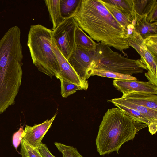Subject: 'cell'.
Segmentation results:
<instances>
[{
  "label": "cell",
  "mask_w": 157,
  "mask_h": 157,
  "mask_svg": "<svg viewBox=\"0 0 157 157\" xmlns=\"http://www.w3.org/2000/svg\"><path fill=\"white\" fill-rule=\"evenodd\" d=\"M72 17L80 28L97 42L120 51L129 48L126 29L99 0H81Z\"/></svg>",
  "instance_id": "1"
},
{
  "label": "cell",
  "mask_w": 157,
  "mask_h": 157,
  "mask_svg": "<svg viewBox=\"0 0 157 157\" xmlns=\"http://www.w3.org/2000/svg\"><path fill=\"white\" fill-rule=\"evenodd\" d=\"M20 28H10L0 39V114L15 103L23 74Z\"/></svg>",
  "instance_id": "2"
},
{
  "label": "cell",
  "mask_w": 157,
  "mask_h": 157,
  "mask_svg": "<svg viewBox=\"0 0 157 157\" xmlns=\"http://www.w3.org/2000/svg\"><path fill=\"white\" fill-rule=\"evenodd\" d=\"M128 116L119 108L108 109L103 117L96 139L100 155L119 150L125 142L132 140L137 132L147 126Z\"/></svg>",
  "instance_id": "3"
},
{
  "label": "cell",
  "mask_w": 157,
  "mask_h": 157,
  "mask_svg": "<svg viewBox=\"0 0 157 157\" xmlns=\"http://www.w3.org/2000/svg\"><path fill=\"white\" fill-rule=\"evenodd\" d=\"M52 31L40 24L32 25L27 45L33 64L51 78L59 73L58 61L52 45Z\"/></svg>",
  "instance_id": "4"
},
{
  "label": "cell",
  "mask_w": 157,
  "mask_h": 157,
  "mask_svg": "<svg viewBox=\"0 0 157 157\" xmlns=\"http://www.w3.org/2000/svg\"><path fill=\"white\" fill-rule=\"evenodd\" d=\"M91 68L93 72L107 71L132 75L142 73L147 70L146 65L140 59H130L113 51L110 47L101 43H97L93 52Z\"/></svg>",
  "instance_id": "5"
},
{
  "label": "cell",
  "mask_w": 157,
  "mask_h": 157,
  "mask_svg": "<svg viewBox=\"0 0 157 157\" xmlns=\"http://www.w3.org/2000/svg\"><path fill=\"white\" fill-rule=\"evenodd\" d=\"M78 26L72 17L64 20L52 31V39L62 54L68 60L77 46L75 34Z\"/></svg>",
  "instance_id": "6"
},
{
  "label": "cell",
  "mask_w": 157,
  "mask_h": 157,
  "mask_svg": "<svg viewBox=\"0 0 157 157\" xmlns=\"http://www.w3.org/2000/svg\"><path fill=\"white\" fill-rule=\"evenodd\" d=\"M93 52L77 47L67 60L79 76L85 81L93 76L91 66Z\"/></svg>",
  "instance_id": "7"
},
{
  "label": "cell",
  "mask_w": 157,
  "mask_h": 157,
  "mask_svg": "<svg viewBox=\"0 0 157 157\" xmlns=\"http://www.w3.org/2000/svg\"><path fill=\"white\" fill-rule=\"evenodd\" d=\"M52 45L59 66V73L57 78L76 84L86 91L89 86L88 81L82 79L79 76L59 50L52 39Z\"/></svg>",
  "instance_id": "8"
},
{
  "label": "cell",
  "mask_w": 157,
  "mask_h": 157,
  "mask_svg": "<svg viewBox=\"0 0 157 157\" xmlns=\"http://www.w3.org/2000/svg\"><path fill=\"white\" fill-rule=\"evenodd\" d=\"M56 114L49 120H47L39 124L31 126L26 125L22 134V139L28 144L34 148L41 145L44 136L50 128Z\"/></svg>",
  "instance_id": "9"
},
{
  "label": "cell",
  "mask_w": 157,
  "mask_h": 157,
  "mask_svg": "<svg viewBox=\"0 0 157 157\" xmlns=\"http://www.w3.org/2000/svg\"><path fill=\"white\" fill-rule=\"evenodd\" d=\"M113 85L123 95L134 92L157 94V87L148 82L115 79Z\"/></svg>",
  "instance_id": "10"
},
{
  "label": "cell",
  "mask_w": 157,
  "mask_h": 157,
  "mask_svg": "<svg viewBox=\"0 0 157 157\" xmlns=\"http://www.w3.org/2000/svg\"><path fill=\"white\" fill-rule=\"evenodd\" d=\"M136 14L145 16L149 23L157 22V0H133Z\"/></svg>",
  "instance_id": "11"
},
{
  "label": "cell",
  "mask_w": 157,
  "mask_h": 157,
  "mask_svg": "<svg viewBox=\"0 0 157 157\" xmlns=\"http://www.w3.org/2000/svg\"><path fill=\"white\" fill-rule=\"evenodd\" d=\"M136 104L157 110V94L142 92H132L121 98Z\"/></svg>",
  "instance_id": "12"
},
{
  "label": "cell",
  "mask_w": 157,
  "mask_h": 157,
  "mask_svg": "<svg viewBox=\"0 0 157 157\" xmlns=\"http://www.w3.org/2000/svg\"><path fill=\"white\" fill-rule=\"evenodd\" d=\"M135 30L143 39L157 36V22H148L145 16H141L136 14L134 25Z\"/></svg>",
  "instance_id": "13"
},
{
  "label": "cell",
  "mask_w": 157,
  "mask_h": 157,
  "mask_svg": "<svg viewBox=\"0 0 157 157\" xmlns=\"http://www.w3.org/2000/svg\"><path fill=\"white\" fill-rule=\"evenodd\" d=\"M107 101L136 110L146 116L152 123L157 124V110L134 104L121 98L108 100Z\"/></svg>",
  "instance_id": "14"
},
{
  "label": "cell",
  "mask_w": 157,
  "mask_h": 157,
  "mask_svg": "<svg viewBox=\"0 0 157 157\" xmlns=\"http://www.w3.org/2000/svg\"><path fill=\"white\" fill-rule=\"evenodd\" d=\"M99 1L105 7L116 20L125 29L128 26L131 24H133L132 21L126 14L115 6L108 2L106 0Z\"/></svg>",
  "instance_id": "15"
},
{
  "label": "cell",
  "mask_w": 157,
  "mask_h": 157,
  "mask_svg": "<svg viewBox=\"0 0 157 157\" xmlns=\"http://www.w3.org/2000/svg\"><path fill=\"white\" fill-rule=\"evenodd\" d=\"M75 42L77 47L91 51H94L97 43L88 36L78 25L75 34Z\"/></svg>",
  "instance_id": "16"
},
{
  "label": "cell",
  "mask_w": 157,
  "mask_h": 157,
  "mask_svg": "<svg viewBox=\"0 0 157 157\" xmlns=\"http://www.w3.org/2000/svg\"><path fill=\"white\" fill-rule=\"evenodd\" d=\"M44 1L53 24V30L65 20L61 14L60 0H45Z\"/></svg>",
  "instance_id": "17"
},
{
  "label": "cell",
  "mask_w": 157,
  "mask_h": 157,
  "mask_svg": "<svg viewBox=\"0 0 157 157\" xmlns=\"http://www.w3.org/2000/svg\"><path fill=\"white\" fill-rule=\"evenodd\" d=\"M115 6L132 21L134 25L135 23L136 13L134 9L133 0H106Z\"/></svg>",
  "instance_id": "18"
},
{
  "label": "cell",
  "mask_w": 157,
  "mask_h": 157,
  "mask_svg": "<svg viewBox=\"0 0 157 157\" xmlns=\"http://www.w3.org/2000/svg\"><path fill=\"white\" fill-rule=\"evenodd\" d=\"M81 0H60L61 15L64 19L72 17L76 12Z\"/></svg>",
  "instance_id": "19"
},
{
  "label": "cell",
  "mask_w": 157,
  "mask_h": 157,
  "mask_svg": "<svg viewBox=\"0 0 157 157\" xmlns=\"http://www.w3.org/2000/svg\"><path fill=\"white\" fill-rule=\"evenodd\" d=\"M113 104L121 109L129 117L138 122L145 124H147L148 126L152 124L146 116L136 110L119 104Z\"/></svg>",
  "instance_id": "20"
},
{
  "label": "cell",
  "mask_w": 157,
  "mask_h": 157,
  "mask_svg": "<svg viewBox=\"0 0 157 157\" xmlns=\"http://www.w3.org/2000/svg\"><path fill=\"white\" fill-rule=\"evenodd\" d=\"M97 75L101 77L114 78L115 79L136 81L137 78L131 75L114 72L98 71L94 72L93 75Z\"/></svg>",
  "instance_id": "21"
},
{
  "label": "cell",
  "mask_w": 157,
  "mask_h": 157,
  "mask_svg": "<svg viewBox=\"0 0 157 157\" xmlns=\"http://www.w3.org/2000/svg\"><path fill=\"white\" fill-rule=\"evenodd\" d=\"M54 144L62 154L63 157H83L77 149L73 146L67 145L59 142H56Z\"/></svg>",
  "instance_id": "22"
},
{
  "label": "cell",
  "mask_w": 157,
  "mask_h": 157,
  "mask_svg": "<svg viewBox=\"0 0 157 157\" xmlns=\"http://www.w3.org/2000/svg\"><path fill=\"white\" fill-rule=\"evenodd\" d=\"M60 80L61 87V94L63 98H67L75 93L78 90H82L80 86L76 84L62 79Z\"/></svg>",
  "instance_id": "23"
},
{
  "label": "cell",
  "mask_w": 157,
  "mask_h": 157,
  "mask_svg": "<svg viewBox=\"0 0 157 157\" xmlns=\"http://www.w3.org/2000/svg\"><path fill=\"white\" fill-rule=\"evenodd\" d=\"M21 144L20 154L22 157H43L37 148L31 147L22 139Z\"/></svg>",
  "instance_id": "24"
},
{
  "label": "cell",
  "mask_w": 157,
  "mask_h": 157,
  "mask_svg": "<svg viewBox=\"0 0 157 157\" xmlns=\"http://www.w3.org/2000/svg\"><path fill=\"white\" fill-rule=\"evenodd\" d=\"M144 41L148 49L157 59V36L144 39Z\"/></svg>",
  "instance_id": "25"
},
{
  "label": "cell",
  "mask_w": 157,
  "mask_h": 157,
  "mask_svg": "<svg viewBox=\"0 0 157 157\" xmlns=\"http://www.w3.org/2000/svg\"><path fill=\"white\" fill-rule=\"evenodd\" d=\"M24 130L23 127H20L19 130L15 133L13 137V144L16 150L21 143L22 139V134Z\"/></svg>",
  "instance_id": "26"
},
{
  "label": "cell",
  "mask_w": 157,
  "mask_h": 157,
  "mask_svg": "<svg viewBox=\"0 0 157 157\" xmlns=\"http://www.w3.org/2000/svg\"><path fill=\"white\" fill-rule=\"evenodd\" d=\"M37 149L43 157H55L49 151L46 145L42 143L40 146Z\"/></svg>",
  "instance_id": "27"
}]
</instances>
